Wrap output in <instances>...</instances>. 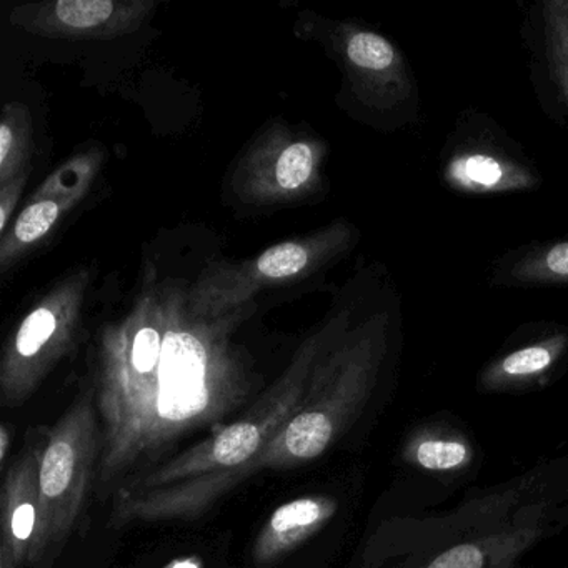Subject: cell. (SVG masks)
I'll list each match as a JSON object with an SVG mask.
<instances>
[{
    "label": "cell",
    "mask_w": 568,
    "mask_h": 568,
    "mask_svg": "<svg viewBox=\"0 0 568 568\" xmlns=\"http://www.w3.org/2000/svg\"><path fill=\"white\" fill-rule=\"evenodd\" d=\"M568 361L567 325L544 322L521 327L478 374L487 394H508L544 387Z\"/></svg>",
    "instance_id": "cell-12"
},
{
    "label": "cell",
    "mask_w": 568,
    "mask_h": 568,
    "mask_svg": "<svg viewBox=\"0 0 568 568\" xmlns=\"http://www.w3.org/2000/svg\"><path fill=\"white\" fill-rule=\"evenodd\" d=\"M75 199H34L22 211L9 234L0 239V271L8 272L32 245L41 242L61 221L62 212L75 204Z\"/></svg>",
    "instance_id": "cell-18"
},
{
    "label": "cell",
    "mask_w": 568,
    "mask_h": 568,
    "mask_svg": "<svg viewBox=\"0 0 568 568\" xmlns=\"http://www.w3.org/2000/svg\"><path fill=\"white\" fill-rule=\"evenodd\" d=\"M352 308L338 311L311 335L292 357L284 374L255 398L247 410L187 450L158 467L129 478L114 494H139L231 470L257 457L268 442L301 410L315 365L335 338L354 322Z\"/></svg>",
    "instance_id": "cell-3"
},
{
    "label": "cell",
    "mask_w": 568,
    "mask_h": 568,
    "mask_svg": "<svg viewBox=\"0 0 568 568\" xmlns=\"http://www.w3.org/2000/svg\"><path fill=\"white\" fill-rule=\"evenodd\" d=\"M88 272L55 285L19 325L0 358V400L18 408L75 347L82 327Z\"/></svg>",
    "instance_id": "cell-8"
},
{
    "label": "cell",
    "mask_w": 568,
    "mask_h": 568,
    "mask_svg": "<svg viewBox=\"0 0 568 568\" xmlns=\"http://www.w3.org/2000/svg\"><path fill=\"white\" fill-rule=\"evenodd\" d=\"M327 145L312 134L275 124L258 135L235 168L232 189L244 204L307 201L324 187Z\"/></svg>",
    "instance_id": "cell-9"
},
{
    "label": "cell",
    "mask_w": 568,
    "mask_h": 568,
    "mask_svg": "<svg viewBox=\"0 0 568 568\" xmlns=\"http://www.w3.org/2000/svg\"><path fill=\"white\" fill-rule=\"evenodd\" d=\"M165 568H204L202 567V560L199 557L181 558V560L172 561Z\"/></svg>",
    "instance_id": "cell-22"
},
{
    "label": "cell",
    "mask_w": 568,
    "mask_h": 568,
    "mask_svg": "<svg viewBox=\"0 0 568 568\" xmlns=\"http://www.w3.org/2000/svg\"><path fill=\"white\" fill-rule=\"evenodd\" d=\"M357 244V229L347 221L298 239L282 242L241 264H214L187 294L189 307L201 317H222L248 307V302L271 285L311 277L344 257Z\"/></svg>",
    "instance_id": "cell-5"
},
{
    "label": "cell",
    "mask_w": 568,
    "mask_h": 568,
    "mask_svg": "<svg viewBox=\"0 0 568 568\" xmlns=\"http://www.w3.org/2000/svg\"><path fill=\"white\" fill-rule=\"evenodd\" d=\"M487 281L497 288L568 287V237L531 242L498 255Z\"/></svg>",
    "instance_id": "cell-16"
},
{
    "label": "cell",
    "mask_w": 568,
    "mask_h": 568,
    "mask_svg": "<svg viewBox=\"0 0 568 568\" xmlns=\"http://www.w3.org/2000/svg\"><path fill=\"white\" fill-rule=\"evenodd\" d=\"M28 179L29 175H24V178L18 179V181L11 182V184L4 185V187H0V232H2V235L8 231L12 212H14L19 199H21Z\"/></svg>",
    "instance_id": "cell-20"
},
{
    "label": "cell",
    "mask_w": 568,
    "mask_h": 568,
    "mask_svg": "<svg viewBox=\"0 0 568 568\" xmlns=\"http://www.w3.org/2000/svg\"><path fill=\"white\" fill-rule=\"evenodd\" d=\"M31 159V114L24 105L8 104L0 125V187L29 175Z\"/></svg>",
    "instance_id": "cell-19"
},
{
    "label": "cell",
    "mask_w": 568,
    "mask_h": 568,
    "mask_svg": "<svg viewBox=\"0 0 568 568\" xmlns=\"http://www.w3.org/2000/svg\"><path fill=\"white\" fill-rule=\"evenodd\" d=\"M550 530L541 508L521 520L485 531L480 537L452 544L415 568H514L517 561Z\"/></svg>",
    "instance_id": "cell-14"
},
{
    "label": "cell",
    "mask_w": 568,
    "mask_h": 568,
    "mask_svg": "<svg viewBox=\"0 0 568 568\" xmlns=\"http://www.w3.org/2000/svg\"><path fill=\"white\" fill-rule=\"evenodd\" d=\"M12 438H14V430L11 425H0V468H6L11 454Z\"/></svg>",
    "instance_id": "cell-21"
},
{
    "label": "cell",
    "mask_w": 568,
    "mask_h": 568,
    "mask_svg": "<svg viewBox=\"0 0 568 568\" xmlns=\"http://www.w3.org/2000/svg\"><path fill=\"white\" fill-rule=\"evenodd\" d=\"M334 495H304L285 501L272 511L255 537L252 561L257 568H271L311 540L337 515Z\"/></svg>",
    "instance_id": "cell-15"
},
{
    "label": "cell",
    "mask_w": 568,
    "mask_h": 568,
    "mask_svg": "<svg viewBox=\"0 0 568 568\" xmlns=\"http://www.w3.org/2000/svg\"><path fill=\"white\" fill-rule=\"evenodd\" d=\"M0 568H18L4 554H0Z\"/></svg>",
    "instance_id": "cell-23"
},
{
    "label": "cell",
    "mask_w": 568,
    "mask_h": 568,
    "mask_svg": "<svg viewBox=\"0 0 568 568\" xmlns=\"http://www.w3.org/2000/svg\"><path fill=\"white\" fill-rule=\"evenodd\" d=\"M402 308L394 292L354 318L318 358L301 410L241 467L139 494H118L114 528L204 517L222 498L268 470H288L327 454L361 417L402 347Z\"/></svg>",
    "instance_id": "cell-2"
},
{
    "label": "cell",
    "mask_w": 568,
    "mask_h": 568,
    "mask_svg": "<svg viewBox=\"0 0 568 568\" xmlns=\"http://www.w3.org/2000/svg\"><path fill=\"white\" fill-rule=\"evenodd\" d=\"M42 444L44 430L12 462L0 491V554L18 568L29 567L38 535Z\"/></svg>",
    "instance_id": "cell-13"
},
{
    "label": "cell",
    "mask_w": 568,
    "mask_h": 568,
    "mask_svg": "<svg viewBox=\"0 0 568 568\" xmlns=\"http://www.w3.org/2000/svg\"><path fill=\"white\" fill-rule=\"evenodd\" d=\"M102 428L94 388H84L44 430L39 471V524L31 568H48L64 550L98 485Z\"/></svg>",
    "instance_id": "cell-4"
},
{
    "label": "cell",
    "mask_w": 568,
    "mask_h": 568,
    "mask_svg": "<svg viewBox=\"0 0 568 568\" xmlns=\"http://www.w3.org/2000/svg\"><path fill=\"white\" fill-rule=\"evenodd\" d=\"M241 311L201 317L187 295L148 294L105 328L94 381L102 428L99 497L151 470L179 442L224 427L262 385L234 342Z\"/></svg>",
    "instance_id": "cell-1"
},
{
    "label": "cell",
    "mask_w": 568,
    "mask_h": 568,
    "mask_svg": "<svg viewBox=\"0 0 568 568\" xmlns=\"http://www.w3.org/2000/svg\"><path fill=\"white\" fill-rule=\"evenodd\" d=\"M438 179L468 197L525 194L544 184L530 155L490 115L467 109L455 122L438 159Z\"/></svg>",
    "instance_id": "cell-7"
},
{
    "label": "cell",
    "mask_w": 568,
    "mask_h": 568,
    "mask_svg": "<svg viewBox=\"0 0 568 568\" xmlns=\"http://www.w3.org/2000/svg\"><path fill=\"white\" fill-rule=\"evenodd\" d=\"M402 460L435 477H460L474 467V442L452 425L444 422L424 424L410 432L404 447Z\"/></svg>",
    "instance_id": "cell-17"
},
{
    "label": "cell",
    "mask_w": 568,
    "mask_h": 568,
    "mask_svg": "<svg viewBox=\"0 0 568 568\" xmlns=\"http://www.w3.org/2000/svg\"><path fill=\"white\" fill-rule=\"evenodd\" d=\"M154 9L152 0H55L14 9L11 22L42 38L109 41L141 29Z\"/></svg>",
    "instance_id": "cell-10"
},
{
    "label": "cell",
    "mask_w": 568,
    "mask_h": 568,
    "mask_svg": "<svg viewBox=\"0 0 568 568\" xmlns=\"http://www.w3.org/2000/svg\"><path fill=\"white\" fill-rule=\"evenodd\" d=\"M521 39L541 111L568 131V0H540L531 6Z\"/></svg>",
    "instance_id": "cell-11"
},
{
    "label": "cell",
    "mask_w": 568,
    "mask_h": 568,
    "mask_svg": "<svg viewBox=\"0 0 568 568\" xmlns=\"http://www.w3.org/2000/svg\"><path fill=\"white\" fill-rule=\"evenodd\" d=\"M331 44L351 98L372 124L400 131L422 119V95L407 55L395 42L355 22H337Z\"/></svg>",
    "instance_id": "cell-6"
}]
</instances>
